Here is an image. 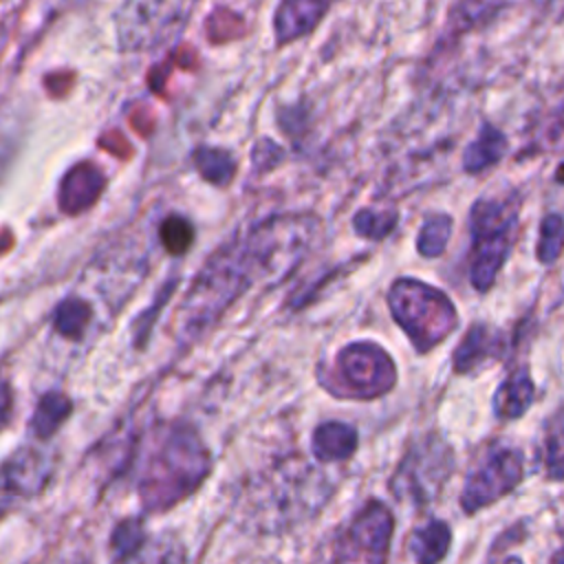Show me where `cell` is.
I'll use <instances>...</instances> for the list:
<instances>
[{"label":"cell","instance_id":"obj_30","mask_svg":"<svg viewBox=\"0 0 564 564\" xmlns=\"http://www.w3.org/2000/svg\"><path fill=\"white\" fill-rule=\"evenodd\" d=\"M9 416H11V397L7 386H0V427H4Z\"/></svg>","mask_w":564,"mask_h":564},{"label":"cell","instance_id":"obj_15","mask_svg":"<svg viewBox=\"0 0 564 564\" xmlns=\"http://www.w3.org/2000/svg\"><path fill=\"white\" fill-rule=\"evenodd\" d=\"M70 410H73V403L64 392H57V390L46 392L33 410V416L29 423L31 434L40 441L51 438L59 430V425L68 419Z\"/></svg>","mask_w":564,"mask_h":564},{"label":"cell","instance_id":"obj_25","mask_svg":"<svg viewBox=\"0 0 564 564\" xmlns=\"http://www.w3.org/2000/svg\"><path fill=\"white\" fill-rule=\"evenodd\" d=\"M196 165L207 181H214L220 185H225L234 176V161L220 150L200 148L196 152Z\"/></svg>","mask_w":564,"mask_h":564},{"label":"cell","instance_id":"obj_21","mask_svg":"<svg viewBox=\"0 0 564 564\" xmlns=\"http://www.w3.org/2000/svg\"><path fill=\"white\" fill-rule=\"evenodd\" d=\"M148 533L143 529V522L139 518H126L121 520L110 535V549L115 553V560L130 555L132 551H137L139 546H143L148 542Z\"/></svg>","mask_w":564,"mask_h":564},{"label":"cell","instance_id":"obj_5","mask_svg":"<svg viewBox=\"0 0 564 564\" xmlns=\"http://www.w3.org/2000/svg\"><path fill=\"white\" fill-rule=\"evenodd\" d=\"M518 218V200L482 198L471 209L474 247L469 258V278L478 291H487L502 267Z\"/></svg>","mask_w":564,"mask_h":564},{"label":"cell","instance_id":"obj_17","mask_svg":"<svg viewBox=\"0 0 564 564\" xmlns=\"http://www.w3.org/2000/svg\"><path fill=\"white\" fill-rule=\"evenodd\" d=\"M449 546V529L441 520H432L416 529L410 538V553L419 564H436Z\"/></svg>","mask_w":564,"mask_h":564},{"label":"cell","instance_id":"obj_9","mask_svg":"<svg viewBox=\"0 0 564 564\" xmlns=\"http://www.w3.org/2000/svg\"><path fill=\"white\" fill-rule=\"evenodd\" d=\"M337 372L355 397H377L394 383V366L390 357L370 341L346 346L337 355Z\"/></svg>","mask_w":564,"mask_h":564},{"label":"cell","instance_id":"obj_1","mask_svg":"<svg viewBox=\"0 0 564 564\" xmlns=\"http://www.w3.org/2000/svg\"><path fill=\"white\" fill-rule=\"evenodd\" d=\"M209 452L187 423H163L150 434L137 491L145 511H163L187 498L209 474Z\"/></svg>","mask_w":564,"mask_h":564},{"label":"cell","instance_id":"obj_19","mask_svg":"<svg viewBox=\"0 0 564 564\" xmlns=\"http://www.w3.org/2000/svg\"><path fill=\"white\" fill-rule=\"evenodd\" d=\"M183 562H185L183 544L172 535H161L154 540L148 538L143 546H139L126 557L115 560L112 564H183Z\"/></svg>","mask_w":564,"mask_h":564},{"label":"cell","instance_id":"obj_26","mask_svg":"<svg viewBox=\"0 0 564 564\" xmlns=\"http://www.w3.org/2000/svg\"><path fill=\"white\" fill-rule=\"evenodd\" d=\"M397 223V212L394 209H361L355 220H352V227L357 234L366 236V238H372V240H379L383 238Z\"/></svg>","mask_w":564,"mask_h":564},{"label":"cell","instance_id":"obj_8","mask_svg":"<svg viewBox=\"0 0 564 564\" xmlns=\"http://www.w3.org/2000/svg\"><path fill=\"white\" fill-rule=\"evenodd\" d=\"M392 513L377 500L368 502L344 529L335 546V564H386Z\"/></svg>","mask_w":564,"mask_h":564},{"label":"cell","instance_id":"obj_7","mask_svg":"<svg viewBox=\"0 0 564 564\" xmlns=\"http://www.w3.org/2000/svg\"><path fill=\"white\" fill-rule=\"evenodd\" d=\"M196 0H126L119 15V42L126 48H150L176 35Z\"/></svg>","mask_w":564,"mask_h":564},{"label":"cell","instance_id":"obj_31","mask_svg":"<svg viewBox=\"0 0 564 564\" xmlns=\"http://www.w3.org/2000/svg\"><path fill=\"white\" fill-rule=\"evenodd\" d=\"M555 178H557L560 183H564V163L557 167V174H555Z\"/></svg>","mask_w":564,"mask_h":564},{"label":"cell","instance_id":"obj_13","mask_svg":"<svg viewBox=\"0 0 564 564\" xmlns=\"http://www.w3.org/2000/svg\"><path fill=\"white\" fill-rule=\"evenodd\" d=\"M328 0H282L275 13V40L284 44L308 33L326 13Z\"/></svg>","mask_w":564,"mask_h":564},{"label":"cell","instance_id":"obj_32","mask_svg":"<svg viewBox=\"0 0 564 564\" xmlns=\"http://www.w3.org/2000/svg\"><path fill=\"white\" fill-rule=\"evenodd\" d=\"M553 564H564V549L553 557Z\"/></svg>","mask_w":564,"mask_h":564},{"label":"cell","instance_id":"obj_2","mask_svg":"<svg viewBox=\"0 0 564 564\" xmlns=\"http://www.w3.org/2000/svg\"><path fill=\"white\" fill-rule=\"evenodd\" d=\"M253 280L245 236L234 238L205 262L189 286L178 311L181 333L185 337H198Z\"/></svg>","mask_w":564,"mask_h":564},{"label":"cell","instance_id":"obj_6","mask_svg":"<svg viewBox=\"0 0 564 564\" xmlns=\"http://www.w3.org/2000/svg\"><path fill=\"white\" fill-rule=\"evenodd\" d=\"M315 474L302 460H289L273 467L271 474L262 476L253 491V509L260 516L264 527L289 524L295 516L304 513L311 507V491H317L313 485Z\"/></svg>","mask_w":564,"mask_h":564},{"label":"cell","instance_id":"obj_24","mask_svg":"<svg viewBox=\"0 0 564 564\" xmlns=\"http://www.w3.org/2000/svg\"><path fill=\"white\" fill-rule=\"evenodd\" d=\"M502 0H460L452 13V29L467 31L487 20Z\"/></svg>","mask_w":564,"mask_h":564},{"label":"cell","instance_id":"obj_3","mask_svg":"<svg viewBox=\"0 0 564 564\" xmlns=\"http://www.w3.org/2000/svg\"><path fill=\"white\" fill-rule=\"evenodd\" d=\"M317 223L308 216H278L260 223L245 236L256 282L284 280L306 256L315 240Z\"/></svg>","mask_w":564,"mask_h":564},{"label":"cell","instance_id":"obj_4","mask_svg":"<svg viewBox=\"0 0 564 564\" xmlns=\"http://www.w3.org/2000/svg\"><path fill=\"white\" fill-rule=\"evenodd\" d=\"M388 304L419 350L432 348L456 326V311L447 295L410 278L392 284Z\"/></svg>","mask_w":564,"mask_h":564},{"label":"cell","instance_id":"obj_12","mask_svg":"<svg viewBox=\"0 0 564 564\" xmlns=\"http://www.w3.org/2000/svg\"><path fill=\"white\" fill-rule=\"evenodd\" d=\"M441 449L443 447L436 443H425L403 460V465L394 478V482L403 480V487L394 489V491H399L397 496H414L419 500L432 496L430 491L436 489V485L425 474H432L434 478L443 476V471H445L443 463L447 458L441 456Z\"/></svg>","mask_w":564,"mask_h":564},{"label":"cell","instance_id":"obj_28","mask_svg":"<svg viewBox=\"0 0 564 564\" xmlns=\"http://www.w3.org/2000/svg\"><path fill=\"white\" fill-rule=\"evenodd\" d=\"M161 236L165 240V245L172 249V251H183L189 240H192V231L187 227L185 220L181 218H170L163 227H161Z\"/></svg>","mask_w":564,"mask_h":564},{"label":"cell","instance_id":"obj_20","mask_svg":"<svg viewBox=\"0 0 564 564\" xmlns=\"http://www.w3.org/2000/svg\"><path fill=\"white\" fill-rule=\"evenodd\" d=\"M496 348V337L491 330H487L485 326H471L467 330V335L463 337L460 346L456 348L454 352V366L456 370L465 372L469 370L471 366L480 364L485 357H489Z\"/></svg>","mask_w":564,"mask_h":564},{"label":"cell","instance_id":"obj_18","mask_svg":"<svg viewBox=\"0 0 564 564\" xmlns=\"http://www.w3.org/2000/svg\"><path fill=\"white\" fill-rule=\"evenodd\" d=\"M533 399V383L527 370H516L507 377L496 394V410L505 419H516L524 414Z\"/></svg>","mask_w":564,"mask_h":564},{"label":"cell","instance_id":"obj_22","mask_svg":"<svg viewBox=\"0 0 564 564\" xmlns=\"http://www.w3.org/2000/svg\"><path fill=\"white\" fill-rule=\"evenodd\" d=\"M449 234H452V220L447 216L427 218L419 231V240H416L419 253L425 258L438 256L445 249Z\"/></svg>","mask_w":564,"mask_h":564},{"label":"cell","instance_id":"obj_23","mask_svg":"<svg viewBox=\"0 0 564 564\" xmlns=\"http://www.w3.org/2000/svg\"><path fill=\"white\" fill-rule=\"evenodd\" d=\"M90 319V306L82 300H66L55 313V328L64 337H79Z\"/></svg>","mask_w":564,"mask_h":564},{"label":"cell","instance_id":"obj_14","mask_svg":"<svg viewBox=\"0 0 564 564\" xmlns=\"http://www.w3.org/2000/svg\"><path fill=\"white\" fill-rule=\"evenodd\" d=\"M311 449L317 460H344L357 449V430L341 421H326L315 427Z\"/></svg>","mask_w":564,"mask_h":564},{"label":"cell","instance_id":"obj_11","mask_svg":"<svg viewBox=\"0 0 564 564\" xmlns=\"http://www.w3.org/2000/svg\"><path fill=\"white\" fill-rule=\"evenodd\" d=\"M51 456L37 447H20L0 465V496H35L51 476Z\"/></svg>","mask_w":564,"mask_h":564},{"label":"cell","instance_id":"obj_16","mask_svg":"<svg viewBox=\"0 0 564 564\" xmlns=\"http://www.w3.org/2000/svg\"><path fill=\"white\" fill-rule=\"evenodd\" d=\"M505 148H507V139L502 137V132L491 126H485L476 137V141L469 143L467 150L463 152V167L469 174L482 172L502 159Z\"/></svg>","mask_w":564,"mask_h":564},{"label":"cell","instance_id":"obj_27","mask_svg":"<svg viewBox=\"0 0 564 564\" xmlns=\"http://www.w3.org/2000/svg\"><path fill=\"white\" fill-rule=\"evenodd\" d=\"M562 247H564V220L557 214H551L544 218V223L540 227L538 258L542 262H553V260H557Z\"/></svg>","mask_w":564,"mask_h":564},{"label":"cell","instance_id":"obj_10","mask_svg":"<svg viewBox=\"0 0 564 564\" xmlns=\"http://www.w3.org/2000/svg\"><path fill=\"white\" fill-rule=\"evenodd\" d=\"M522 478V460L518 452L502 449L496 452L487 463H482L467 480L463 491V507L467 511L480 509L502 494L511 491Z\"/></svg>","mask_w":564,"mask_h":564},{"label":"cell","instance_id":"obj_29","mask_svg":"<svg viewBox=\"0 0 564 564\" xmlns=\"http://www.w3.org/2000/svg\"><path fill=\"white\" fill-rule=\"evenodd\" d=\"M533 4L549 15H555V18L564 15V0H533Z\"/></svg>","mask_w":564,"mask_h":564}]
</instances>
